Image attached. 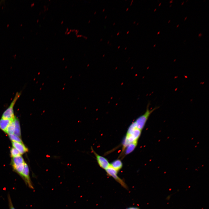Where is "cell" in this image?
I'll list each match as a JSON object with an SVG mask.
<instances>
[{"instance_id": "1", "label": "cell", "mask_w": 209, "mask_h": 209, "mask_svg": "<svg viewBox=\"0 0 209 209\" xmlns=\"http://www.w3.org/2000/svg\"><path fill=\"white\" fill-rule=\"evenodd\" d=\"M149 104H147L146 110L145 113L139 116L134 121L137 128L142 130L144 127L146 122L151 113L155 110L158 108L157 107L154 108L152 109L149 108Z\"/></svg>"}, {"instance_id": "2", "label": "cell", "mask_w": 209, "mask_h": 209, "mask_svg": "<svg viewBox=\"0 0 209 209\" xmlns=\"http://www.w3.org/2000/svg\"><path fill=\"white\" fill-rule=\"evenodd\" d=\"M141 133V130L136 128L129 134H126L123 143L122 152H124L128 145L134 142L138 141Z\"/></svg>"}, {"instance_id": "3", "label": "cell", "mask_w": 209, "mask_h": 209, "mask_svg": "<svg viewBox=\"0 0 209 209\" xmlns=\"http://www.w3.org/2000/svg\"><path fill=\"white\" fill-rule=\"evenodd\" d=\"M21 95V92H17L9 107L4 112L1 118L13 120L15 116L13 110L14 106Z\"/></svg>"}, {"instance_id": "4", "label": "cell", "mask_w": 209, "mask_h": 209, "mask_svg": "<svg viewBox=\"0 0 209 209\" xmlns=\"http://www.w3.org/2000/svg\"><path fill=\"white\" fill-rule=\"evenodd\" d=\"M91 149L96 157L98 165L103 169H106L110 165V164L107 159L97 154L94 151L92 147H91Z\"/></svg>"}, {"instance_id": "5", "label": "cell", "mask_w": 209, "mask_h": 209, "mask_svg": "<svg viewBox=\"0 0 209 209\" xmlns=\"http://www.w3.org/2000/svg\"><path fill=\"white\" fill-rule=\"evenodd\" d=\"M21 177L29 187L32 189L34 188L30 176L29 167L26 163L24 164V170Z\"/></svg>"}, {"instance_id": "6", "label": "cell", "mask_w": 209, "mask_h": 209, "mask_svg": "<svg viewBox=\"0 0 209 209\" xmlns=\"http://www.w3.org/2000/svg\"><path fill=\"white\" fill-rule=\"evenodd\" d=\"M105 170L108 174L113 177L123 187L125 188H127V186L125 183L117 175V171L113 168L110 165Z\"/></svg>"}, {"instance_id": "7", "label": "cell", "mask_w": 209, "mask_h": 209, "mask_svg": "<svg viewBox=\"0 0 209 209\" xmlns=\"http://www.w3.org/2000/svg\"><path fill=\"white\" fill-rule=\"evenodd\" d=\"M12 147L17 149L21 155L28 151V148L23 143L12 142Z\"/></svg>"}, {"instance_id": "8", "label": "cell", "mask_w": 209, "mask_h": 209, "mask_svg": "<svg viewBox=\"0 0 209 209\" xmlns=\"http://www.w3.org/2000/svg\"><path fill=\"white\" fill-rule=\"evenodd\" d=\"M25 163L23 158L21 155L12 158L11 165L13 169L24 165Z\"/></svg>"}, {"instance_id": "9", "label": "cell", "mask_w": 209, "mask_h": 209, "mask_svg": "<svg viewBox=\"0 0 209 209\" xmlns=\"http://www.w3.org/2000/svg\"><path fill=\"white\" fill-rule=\"evenodd\" d=\"M14 121L15 125L14 134L21 138V134L20 122L18 118L16 116H15Z\"/></svg>"}, {"instance_id": "10", "label": "cell", "mask_w": 209, "mask_h": 209, "mask_svg": "<svg viewBox=\"0 0 209 209\" xmlns=\"http://www.w3.org/2000/svg\"><path fill=\"white\" fill-rule=\"evenodd\" d=\"M13 120L1 118L0 120V128L5 132L8 126Z\"/></svg>"}, {"instance_id": "11", "label": "cell", "mask_w": 209, "mask_h": 209, "mask_svg": "<svg viewBox=\"0 0 209 209\" xmlns=\"http://www.w3.org/2000/svg\"><path fill=\"white\" fill-rule=\"evenodd\" d=\"M138 141L134 142L129 144L125 150V154L127 155L132 152L137 145Z\"/></svg>"}, {"instance_id": "12", "label": "cell", "mask_w": 209, "mask_h": 209, "mask_svg": "<svg viewBox=\"0 0 209 209\" xmlns=\"http://www.w3.org/2000/svg\"><path fill=\"white\" fill-rule=\"evenodd\" d=\"M110 165L118 172L122 167L123 164L120 160L117 159L113 161Z\"/></svg>"}, {"instance_id": "13", "label": "cell", "mask_w": 209, "mask_h": 209, "mask_svg": "<svg viewBox=\"0 0 209 209\" xmlns=\"http://www.w3.org/2000/svg\"><path fill=\"white\" fill-rule=\"evenodd\" d=\"M15 130V125L14 120L8 126L5 133L8 135L14 134Z\"/></svg>"}, {"instance_id": "14", "label": "cell", "mask_w": 209, "mask_h": 209, "mask_svg": "<svg viewBox=\"0 0 209 209\" xmlns=\"http://www.w3.org/2000/svg\"><path fill=\"white\" fill-rule=\"evenodd\" d=\"M8 136L12 142L23 143L21 138L14 134L9 135Z\"/></svg>"}, {"instance_id": "15", "label": "cell", "mask_w": 209, "mask_h": 209, "mask_svg": "<svg viewBox=\"0 0 209 209\" xmlns=\"http://www.w3.org/2000/svg\"><path fill=\"white\" fill-rule=\"evenodd\" d=\"M10 155L12 158L21 155L19 152L15 148L12 147L10 150Z\"/></svg>"}, {"instance_id": "16", "label": "cell", "mask_w": 209, "mask_h": 209, "mask_svg": "<svg viewBox=\"0 0 209 209\" xmlns=\"http://www.w3.org/2000/svg\"><path fill=\"white\" fill-rule=\"evenodd\" d=\"M8 200L10 209H15L12 203L10 195H8Z\"/></svg>"}, {"instance_id": "17", "label": "cell", "mask_w": 209, "mask_h": 209, "mask_svg": "<svg viewBox=\"0 0 209 209\" xmlns=\"http://www.w3.org/2000/svg\"><path fill=\"white\" fill-rule=\"evenodd\" d=\"M127 209H139L138 208H136V207H131V208H128Z\"/></svg>"}, {"instance_id": "18", "label": "cell", "mask_w": 209, "mask_h": 209, "mask_svg": "<svg viewBox=\"0 0 209 209\" xmlns=\"http://www.w3.org/2000/svg\"><path fill=\"white\" fill-rule=\"evenodd\" d=\"M202 34H201V33H200L199 34V37H201V36H202Z\"/></svg>"}, {"instance_id": "19", "label": "cell", "mask_w": 209, "mask_h": 209, "mask_svg": "<svg viewBox=\"0 0 209 209\" xmlns=\"http://www.w3.org/2000/svg\"><path fill=\"white\" fill-rule=\"evenodd\" d=\"M172 1H173V0H171V1H170V3H172Z\"/></svg>"}, {"instance_id": "20", "label": "cell", "mask_w": 209, "mask_h": 209, "mask_svg": "<svg viewBox=\"0 0 209 209\" xmlns=\"http://www.w3.org/2000/svg\"><path fill=\"white\" fill-rule=\"evenodd\" d=\"M187 18V17H185V19H184V21H185L186 20V19Z\"/></svg>"}, {"instance_id": "21", "label": "cell", "mask_w": 209, "mask_h": 209, "mask_svg": "<svg viewBox=\"0 0 209 209\" xmlns=\"http://www.w3.org/2000/svg\"><path fill=\"white\" fill-rule=\"evenodd\" d=\"M161 3H160L159 4L158 6H160L161 5Z\"/></svg>"}, {"instance_id": "22", "label": "cell", "mask_w": 209, "mask_h": 209, "mask_svg": "<svg viewBox=\"0 0 209 209\" xmlns=\"http://www.w3.org/2000/svg\"><path fill=\"white\" fill-rule=\"evenodd\" d=\"M160 32V31L158 32L157 33V35H158L159 33Z\"/></svg>"}, {"instance_id": "23", "label": "cell", "mask_w": 209, "mask_h": 209, "mask_svg": "<svg viewBox=\"0 0 209 209\" xmlns=\"http://www.w3.org/2000/svg\"><path fill=\"white\" fill-rule=\"evenodd\" d=\"M156 10V8L155 9V10H154V12H155V11Z\"/></svg>"}, {"instance_id": "24", "label": "cell", "mask_w": 209, "mask_h": 209, "mask_svg": "<svg viewBox=\"0 0 209 209\" xmlns=\"http://www.w3.org/2000/svg\"><path fill=\"white\" fill-rule=\"evenodd\" d=\"M184 3V2H183L181 4V5H182Z\"/></svg>"}, {"instance_id": "25", "label": "cell", "mask_w": 209, "mask_h": 209, "mask_svg": "<svg viewBox=\"0 0 209 209\" xmlns=\"http://www.w3.org/2000/svg\"><path fill=\"white\" fill-rule=\"evenodd\" d=\"M179 26V24H178L177 25V26H176V28L178 27Z\"/></svg>"}, {"instance_id": "26", "label": "cell", "mask_w": 209, "mask_h": 209, "mask_svg": "<svg viewBox=\"0 0 209 209\" xmlns=\"http://www.w3.org/2000/svg\"><path fill=\"white\" fill-rule=\"evenodd\" d=\"M170 20L168 21V23H169L170 22Z\"/></svg>"}, {"instance_id": "27", "label": "cell", "mask_w": 209, "mask_h": 209, "mask_svg": "<svg viewBox=\"0 0 209 209\" xmlns=\"http://www.w3.org/2000/svg\"><path fill=\"white\" fill-rule=\"evenodd\" d=\"M156 45V44H155V45L154 46V47Z\"/></svg>"}, {"instance_id": "28", "label": "cell", "mask_w": 209, "mask_h": 209, "mask_svg": "<svg viewBox=\"0 0 209 209\" xmlns=\"http://www.w3.org/2000/svg\"><path fill=\"white\" fill-rule=\"evenodd\" d=\"M171 6H172V5H170V7Z\"/></svg>"}]
</instances>
